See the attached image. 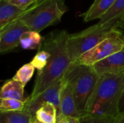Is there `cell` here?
<instances>
[{"label": "cell", "instance_id": "cell-1", "mask_svg": "<svg viewBox=\"0 0 124 123\" xmlns=\"http://www.w3.org/2000/svg\"><path fill=\"white\" fill-rule=\"evenodd\" d=\"M69 33L66 30H54L44 37L41 47L48 51L50 57L46 67L40 71L35 80L33 91L29 97L32 99L42 91L64 78L72 61L67 49Z\"/></svg>", "mask_w": 124, "mask_h": 123}, {"label": "cell", "instance_id": "cell-2", "mask_svg": "<svg viewBox=\"0 0 124 123\" xmlns=\"http://www.w3.org/2000/svg\"><path fill=\"white\" fill-rule=\"evenodd\" d=\"M124 86V74L101 75L89 101L86 115L116 118L118 115V102Z\"/></svg>", "mask_w": 124, "mask_h": 123}, {"label": "cell", "instance_id": "cell-3", "mask_svg": "<svg viewBox=\"0 0 124 123\" xmlns=\"http://www.w3.org/2000/svg\"><path fill=\"white\" fill-rule=\"evenodd\" d=\"M100 75L92 66L73 62L64 76L72 83L76 107L81 116L86 114L87 106L96 87Z\"/></svg>", "mask_w": 124, "mask_h": 123}, {"label": "cell", "instance_id": "cell-4", "mask_svg": "<svg viewBox=\"0 0 124 123\" xmlns=\"http://www.w3.org/2000/svg\"><path fill=\"white\" fill-rule=\"evenodd\" d=\"M64 0H37L25 10L22 19L30 30L41 32L60 22L66 12Z\"/></svg>", "mask_w": 124, "mask_h": 123}, {"label": "cell", "instance_id": "cell-5", "mask_svg": "<svg viewBox=\"0 0 124 123\" xmlns=\"http://www.w3.org/2000/svg\"><path fill=\"white\" fill-rule=\"evenodd\" d=\"M115 29L116 28L96 29L91 26L78 33L69 34L67 49L72 62L77 61L84 53L111 36Z\"/></svg>", "mask_w": 124, "mask_h": 123}, {"label": "cell", "instance_id": "cell-6", "mask_svg": "<svg viewBox=\"0 0 124 123\" xmlns=\"http://www.w3.org/2000/svg\"><path fill=\"white\" fill-rule=\"evenodd\" d=\"M124 47V33L119 28H116L111 36L84 53L76 62L81 65L92 66L96 62L121 50Z\"/></svg>", "mask_w": 124, "mask_h": 123}, {"label": "cell", "instance_id": "cell-7", "mask_svg": "<svg viewBox=\"0 0 124 123\" xmlns=\"http://www.w3.org/2000/svg\"><path fill=\"white\" fill-rule=\"evenodd\" d=\"M64 83L65 79L63 78L42 91L35 98L32 99L27 98V102L23 110L28 112L33 117H35L37 110L43 104L46 103H51L54 105L57 109V113H59L60 106V96Z\"/></svg>", "mask_w": 124, "mask_h": 123}, {"label": "cell", "instance_id": "cell-8", "mask_svg": "<svg viewBox=\"0 0 124 123\" xmlns=\"http://www.w3.org/2000/svg\"><path fill=\"white\" fill-rule=\"evenodd\" d=\"M30 30L22 19H18L0 30V53H8L20 45L23 33Z\"/></svg>", "mask_w": 124, "mask_h": 123}, {"label": "cell", "instance_id": "cell-9", "mask_svg": "<svg viewBox=\"0 0 124 123\" xmlns=\"http://www.w3.org/2000/svg\"><path fill=\"white\" fill-rule=\"evenodd\" d=\"M92 67L100 75L124 74V47L121 50L96 62Z\"/></svg>", "mask_w": 124, "mask_h": 123}, {"label": "cell", "instance_id": "cell-10", "mask_svg": "<svg viewBox=\"0 0 124 123\" xmlns=\"http://www.w3.org/2000/svg\"><path fill=\"white\" fill-rule=\"evenodd\" d=\"M124 16V0H116L111 8L100 19L99 22L92 25L94 28H118L119 22Z\"/></svg>", "mask_w": 124, "mask_h": 123}, {"label": "cell", "instance_id": "cell-11", "mask_svg": "<svg viewBox=\"0 0 124 123\" xmlns=\"http://www.w3.org/2000/svg\"><path fill=\"white\" fill-rule=\"evenodd\" d=\"M60 112L65 116L79 119L82 117L76 107L72 83L65 79L61 91Z\"/></svg>", "mask_w": 124, "mask_h": 123}, {"label": "cell", "instance_id": "cell-12", "mask_svg": "<svg viewBox=\"0 0 124 123\" xmlns=\"http://www.w3.org/2000/svg\"><path fill=\"white\" fill-rule=\"evenodd\" d=\"M25 9H20L9 3L8 0L0 1V30L4 28L7 25L20 19Z\"/></svg>", "mask_w": 124, "mask_h": 123}, {"label": "cell", "instance_id": "cell-13", "mask_svg": "<svg viewBox=\"0 0 124 123\" xmlns=\"http://www.w3.org/2000/svg\"><path fill=\"white\" fill-rule=\"evenodd\" d=\"M116 0H94L89 9L84 14V22H90L96 19H100L113 5Z\"/></svg>", "mask_w": 124, "mask_h": 123}, {"label": "cell", "instance_id": "cell-14", "mask_svg": "<svg viewBox=\"0 0 124 123\" xmlns=\"http://www.w3.org/2000/svg\"><path fill=\"white\" fill-rule=\"evenodd\" d=\"M24 86L19 81L13 79L7 81L1 88V99H14L27 101L24 98Z\"/></svg>", "mask_w": 124, "mask_h": 123}, {"label": "cell", "instance_id": "cell-15", "mask_svg": "<svg viewBox=\"0 0 124 123\" xmlns=\"http://www.w3.org/2000/svg\"><path fill=\"white\" fill-rule=\"evenodd\" d=\"M44 38L39 32L28 30L23 33L20 40V45L23 49L39 50L43 43Z\"/></svg>", "mask_w": 124, "mask_h": 123}, {"label": "cell", "instance_id": "cell-16", "mask_svg": "<svg viewBox=\"0 0 124 123\" xmlns=\"http://www.w3.org/2000/svg\"><path fill=\"white\" fill-rule=\"evenodd\" d=\"M33 116L25 110L1 112V123H32Z\"/></svg>", "mask_w": 124, "mask_h": 123}, {"label": "cell", "instance_id": "cell-17", "mask_svg": "<svg viewBox=\"0 0 124 123\" xmlns=\"http://www.w3.org/2000/svg\"><path fill=\"white\" fill-rule=\"evenodd\" d=\"M57 109L51 103L43 104L36 112L35 117L44 123H56Z\"/></svg>", "mask_w": 124, "mask_h": 123}, {"label": "cell", "instance_id": "cell-18", "mask_svg": "<svg viewBox=\"0 0 124 123\" xmlns=\"http://www.w3.org/2000/svg\"><path fill=\"white\" fill-rule=\"evenodd\" d=\"M35 69L36 68L33 66V65L31 62L25 64L17 71L12 79L19 81L25 86L33 77Z\"/></svg>", "mask_w": 124, "mask_h": 123}, {"label": "cell", "instance_id": "cell-19", "mask_svg": "<svg viewBox=\"0 0 124 123\" xmlns=\"http://www.w3.org/2000/svg\"><path fill=\"white\" fill-rule=\"evenodd\" d=\"M27 101H23L14 99H1L0 112H13L22 111L24 109Z\"/></svg>", "mask_w": 124, "mask_h": 123}, {"label": "cell", "instance_id": "cell-20", "mask_svg": "<svg viewBox=\"0 0 124 123\" xmlns=\"http://www.w3.org/2000/svg\"><path fill=\"white\" fill-rule=\"evenodd\" d=\"M49 57H50L49 52L46 49H44V48L41 47L38 50V52L34 56L33 59L31 60V63L38 71L42 70L47 65Z\"/></svg>", "mask_w": 124, "mask_h": 123}, {"label": "cell", "instance_id": "cell-21", "mask_svg": "<svg viewBox=\"0 0 124 123\" xmlns=\"http://www.w3.org/2000/svg\"><path fill=\"white\" fill-rule=\"evenodd\" d=\"M114 119L110 117H94L86 115L80 118L79 123H113Z\"/></svg>", "mask_w": 124, "mask_h": 123}, {"label": "cell", "instance_id": "cell-22", "mask_svg": "<svg viewBox=\"0 0 124 123\" xmlns=\"http://www.w3.org/2000/svg\"><path fill=\"white\" fill-rule=\"evenodd\" d=\"M36 1L37 0H8L9 3L23 9H28L30 6L34 4Z\"/></svg>", "mask_w": 124, "mask_h": 123}, {"label": "cell", "instance_id": "cell-23", "mask_svg": "<svg viewBox=\"0 0 124 123\" xmlns=\"http://www.w3.org/2000/svg\"><path fill=\"white\" fill-rule=\"evenodd\" d=\"M80 119L69 116H65L63 114L59 112L57 115L56 123H79Z\"/></svg>", "mask_w": 124, "mask_h": 123}, {"label": "cell", "instance_id": "cell-24", "mask_svg": "<svg viewBox=\"0 0 124 123\" xmlns=\"http://www.w3.org/2000/svg\"><path fill=\"white\" fill-rule=\"evenodd\" d=\"M124 112V86L123 91H122V94L121 95L120 99H119V102H118V115L121 114Z\"/></svg>", "mask_w": 124, "mask_h": 123}, {"label": "cell", "instance_id": "cell-25", "mask_svg": "<svg viewBox=\"0 0 124 123\" xmlns=\"http://www.w3.org/2000/svg\"><path fill=\"white\" fill-rule=\"evenodd\" d=\"M113 123H124V112L121 114H119L114 119Z\"/></svg>", "mask_w": 124, "mask_h": 123}, {"label": "cell", "instance_id": "cell-26", "mask_svg": "<svg viewBox=\"0 0 124 123\" xmlns=\"http://www.w3.org/2000/svg\"><path fill=\"white\" fill-rule=\"evenodd\" d=\"M119 29H124V16L121 18L120 22H119V26H118Z\"/></svg>", "mask_w": 124, "mask_h": 123}, {"label": "cell", "instance_id": "cell-27", "mask_svg": "<svg viewBox=\"0 0 124 123\" xmlns=\"http://www.w3.org/2000/svg\"><path fill=\"white\" fill-rule=\"evenodd\" d=\"M32 123H44L40 122V121H39V120H38L35 117H33V119H32Z\"/></svg>", "mask_w": 124, "mask_h": 123}]
</instances>
